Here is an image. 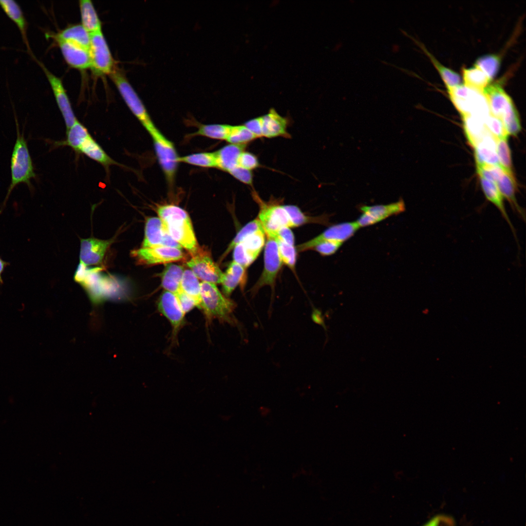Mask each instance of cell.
<instances>
[{
	"mask_svg": "<svg viewBox=\"0 0 526 526\" xmlns=\"http://www.w3.org/2000/svg\"><path fill=\"white\" fill-rule=\"evenodd\" d=\"M271 238L282 240L290 245H294V236L290 227H282L278 229Z\"/></svg>",
	"mask_w": 526,
	"mask_h": 526,
	"instance_id": "50",
	"label": "cell"
},
{
	"mask_svg": "<svg viewBox=\"0 0 526 526\" xmlns=\"http://www.w3.org/2000/svg\"><path fill=\"white\" fill-rule=\"evenodd\" d=\"M246 269L232 261L229 264L222 282L223 291L228 297L238 285L243 290L246 283Z\"/></svg>",
	"mask_w": 526,
	"mask_h": 526,
	"instance_id": "24",
	"label": "cell"
},
{
	"mask_svg": "<svg viewBox=\"0 0 526 526\" xmlns=\"http://www.w3.org/2000/svg\"><path fill=\"white\" fill-rule=\"evenodd\" d=\"M90 34V68L97 75H109L115 67L114 63L102 30Z\"/></svg>",
	"mask_w": 526,
	"mask_h": 526,
	"instance_id": "9",
	"label": "cell"
},
{
	"mask_svg": "<svg viewBox=\"0 0 526 526\" xmlns=\"http://www.w3.org/2000/svg\"><path fill=\"white\" fill-rule=\"evenodd\" d=\"M262 136L272 138L278 136L288 137L286 131L287 121L278 114L274 110L260 117Z\"/></svg>",
	"mask_w": 526,
	"mask_h": 526,
	"instance_id": "22",
	"label": "cell"
},
{
	"mask_svg": "<svg viewBox=\"0 0 526 526\" xmlns=\"http://www.w3.org/2000/svg\"><path fill=\"white\" fill-rule=\"evenodd\" d=\"M53 36L54 38L74 43L89 50L91 34L81 24L71 25Z\"/></svg>",
	"mask_w": 526,
	"mask_h": 526,
	"instance_id": "27",
	"label": "cell"
},
{
	"mask_svg": "<svg viewBox=\"0 0 526 526\" xmlns=\"http://www.w3.org/2000/svg\"><path fill=\"white\" fill-rule=\"evenodd\" d=\"M38 63L44 71L50 84L56 103L64 118L67 130L77 120L73 111L72 106L60 78L49 71L45 65L38 60Z\"/></svg>",
	"mask_w": 526,
	"mask_h": 526,
	"instance_id": "17",
	"label": "cell"
},
{
	"mask_svg": "<svg viewBox=\"0 0 526 526\" xmlns=\"http://www.w3.org/2000/svg\"><path fill=\"white\" fill-rule=\"evenodd\" d=\"M503 169V172L496 184L503 198L508 202L513 211L525 222V211L519 205L516 197L517 184L513 173Z\"/></svg>",
	"mask_w": 526,
	"mask_h": 526,
	"instance_id": "20",
	"label": "cell"
},
{
	"mask_svg": "<svg viewBox=\"0 0 526 526\" xmlns=\"http://www.w3.org/2000/svg\"><path fill=\"white\" fill-rule=\"evenodd\" d=\"M359 209L361 214L356 222L359 227H361L375 225L392 216L404 212L405 204L401 198L396 202L386 205H362L359 207Z\"/></svg>",
	"mask_w": 526,
	"mask_h": 526,
	"instance_id": "12",
	"label": "cell"
},
{
	"mask_svg": "<svg viewBox=\"0 0 526 526\" xmlns=\"http://www.w3.org/2000/svg\"><path fill=\"white\" fill-rule=\"evenodd\" d=\"M284 208L287 211L293 227L301 226L309 223H318L324 224L327 223V218L322 217H312L306 216L297 206L294 205H284Z\"/></svg>",
	"mask_w": 526,
	"mask_h": 526,
	"instance_id": "38",
	"label": "cell"
},
{
	"mask_svg": "<svg viewBox=\"0 0 526 526\" xmlns=\"http://www.w3.org/2000/svg\"><path fill=\"white\" fill-rule=\"evenodd\" d=\"M257 137L243 125L231 126L226 140L229 144L245 145Z\"/></svg>",
	"mask_w": 526,
	"mask_h": 526,
	"instance_id": "41",
	"label": "cell"
},
{
	"mask_svg": "<svg viewBox=\"0 0 526 526\" xmlns=\"http://www.w3.org/2000/svg\"><path fill=\"white\" fill-rule=\"evenodd\" d=\"M181 290L192 298L200 307L201 288L198 278L190 269H185L181 282Z\"/></svg>",
	"mask_w": 526,
	"mask_h": 526,
	"instance_id": "34",
	"label": "cell"
},
{
	"mask_svg": "<svg viewBox=\"0 0 526 526\" xmlns=\"http://www.w3.org/2000/svg\"><path fill=\"white\" fill-rule=\"evenodd\" d=\"M17 130V138L11 155L10 169L11 182L2 206L0 214L5 207L6 202L14 188L20 184H26L29 190L32 191L33 187L31 180L36 178V174L33 163L29 152L24 132H20L18 119L15 115Z\"/></svg>",
	"mask_w": 526,
	"mask_h": 526,
	"instance_id": "2",
	"label": "cell"
},
{
	"mask_svg": "<svg viewBox=\"0 0 526 526\" xmlns=\"http://www.w3.org/2000/svg\"><path fill=\"white\" fill-rule=\"evenodd\" d=\"M482 190L487 199L499 211L503 219L510 227L511 230L517 242V237L515 229L511 223L505 208L504 198L494 182L479 177Z\"/></svg>",
	"mask_w": 526,
	"mask_h": 526,
	"instance_id": "23",
	"label": "cell"
},
{
	"mask_svg": "<svg viewBox=\"0 0 526 526\" xmlns=\"http://www.w3.org/2000/svg\"><path fill=\"white\" fill-rule=\"evenodd\" d=\"M231 128L227 124H201L191 136H201L211 139L226 140Z\"/></svg>",
	"mask_w": 526,
	"mask_h": 526,
	"instance_id": "35",
	"label": "cell"
},
{
	"mask_svg": "<svg viewBox=\"0 0 526 526\" xmlns=\"http://www.w3.org/2000/svg\"><path fill=\"white\" fill-rule=\"evenodd\" d=\"M200 288L199 308L203 310L207 320L217 319L223 323L237 324L233 315L237 304L233 301L223 295L215 284L202 282Z\"/></svg>",
	"mask_w": 526,
	"mask_h": 526,
	"instance_id": "3",
	"label": "cell"
},
{
	"mask_svg": "<svg viewBox=\"0 0 526 526\" xmlns=\"http://www.w3.org/2000/svg\"><path fill=\"white\" fill-rule=\"evenodd\" d=\"M463 76L464 85L482 93L491 81L486 74L475 65L464 68Z\"/></svg>",
	"mask_w": 526,
	"mask_h": 526,
	"instance_id": "33",
	"label": "cell"
},
{
	"mask_svg": "<svg viewBox=\"0 0 526 526\" xmlns=\"http://www.w3.org/2000/svg\"><path fill=\"white\" fill-rule=\"evenodd\" d=\"M113 241V239L107 240L95 238L81 239L79 255L80 263L86 266L100 264Z\"/></svg>",
	"mask_w": 526,
	"mask_h": 526,
	"instance_id": "18",
	"label": "cell"
},
{
	"mask_svg": "<svg viewBox=\"0 0 526 526\" xmlns=\"http://www.w3.org/2000/svg\"><path fill=\"white\" fill-rule=\"evenodd\" d=\"M342 243L331 240L322 241L312 248L322 256H329L336 253Z\"/></svg>",
	"mask_w": 526,
	"mask_h": 526,
	"instance_id": "46",
	"label": "cell"
},
{
	"mask_svg": "<svg viewBox=\"0 0 526 526\" xmlns=\"http://www.w3.org/2000/svg\"><path fill=\"white\" fill-rule=\"evenodd\" d=\"M462 117L466 135L470 143L474 147L489 133L486 127L485 119L474 115H466Z\"/></svg>",
	"mask_w": 526,
	"mask_h": 526,
	"instance_id": "26",
	"label": "cell"
},
{
	"mask_svg": "<svg viewBox=\"0 0 526 526\" xmlns=\"http://www.w3.org/2000/svg\"><path fill=\"white\" fill-rule=\"evenodd\" d=\"M179 162L202 168H217L215 152H201L179 156Z\"/></svg>",
	"mask_w": 526,
	"mask_h": 526,
	"instance_id": "37",
	"label": "cell"
},
{
	"mask_svg": "<svg viewBox=\"0 0 526 526\" xmlns=\"http://www.w3.org/2000/svg\"><path fill=\"white\" fill-rule=\"evenodd\" d=\"M275 240L278 244L279 255L282 263L294 272L297 258L296 248L294 245H290L282 240L278 239Z\"/></svg>",
	"mask_w": 526,
	"mask_h": 526,
	"instance_id": "43",
	"label": "cell"
},
{
	"mask_svg": "<svg viewBox=\"0 0 526 526\" xmlns=\"http://www.w3.org/2000/svg\"><path fill=\"white\" fill-rule=\"evenodd\" d=\"M266 238L263 269L258 281L249 290L252 298L255 296L261 288L266 285L271 287L272 294L274 293L277 275L283 263L279 255L276 241L270 237L266 236Z\"/></svg>",
	"mask_w": 526,
	"mask_h": 526,
	"instance_id": "7",
	"label": "cell"
},
{
	"mask_svg": "<svg viewBox=\"0 0 526 526\" xmlns=\"http://www.w3.org/2000/svg\"><path fill=\"white\" fill-rule=\"evenodd\" d=\"M261 229L263 228L258 218L247 223L236 234L225 252L223 257H225L235 245L243 241L248 236Z\"/></svg>",
	"mask_w": 526,
	"mask_h": 526,
	"instance_id": "42",
	"label": "cell"
},
{
	"mask_svg": "<svg viewBox=\"0 0 526 526\" xmlns=\"http://www.w3.org/2000/svg\"><path fill=\"white\" fill-rule=\"evenodd\" d=\"M254 198L259 204L260 211L257 218L260 222L265 235L272 237L280 228L293 227L288 214L283 206L266 203L253 192Z\"/></svg>",
	"mask_w": 526,
	"mask_h": 526,
	"instance_id": "10",
	"label": "cell"
},
{
	"mask_svg": "<svg viewBox=\"0 0 526 526\" xmlns=\"http://www.w3.org/2000/svg\"><path fill=\"white\" fill-rule=\"evenodd\" d=\"M126 104L146 129L153 123L142 100L124 75L114 67L109 75Z\"/></svg>",
	"mask_w": 526,
	"mask_h": 526,
	"instance_id": "8",
	"label": "cell"
},
{
	"mask_svg": "<svg viewBox=\"0 0 526 526\" xmlns=\"http://www.w3.org/2000/svg\"><path fill=\"white\" fill-rule=\"evenodd\" d=\"M245 145L229 144L215 151L217 168L228 172L238 165V159Z\"/></svg>",
	"mask_w": 526,
	"mask_h": 526,
	"instance_id": "25",
	"label": "cell"
},
{
	"mask_svg": "<svg viewBox=\"0 0 526 526\" xmlns=\"http://www.w3.org/2000/svg\"><path fill=\"white\" fill-rule=\"evenodd\" d=\"M188 267L203 282L214 284L221 283L224 273L212 259L205 254L198 252L187 262Z\"/></svg>",
	"mask_w": 526,
	"mask_h": 526,
	"instance_id": "16",
	"label": "cell"
},
{
	"mask_svg": "<svg viewBox=\"0 0 526 526\" xmlns=\"http://www.w3.org/2000/svg\"><path fill=\"white\" fill-rule=\"evenodd\" d=\"M157 213L163 228L182 247L193 255L198 252V244L188 213L181 207L171 204L159 206Z\"/></svg>",
	"mask_w": 526,
	"mask_h": 526,
	"instance_id": "1",
	"label": "cell"
},
{
	"mask_svg": "<svg viewBox=\"0 0 526 526\" xmlns=\"http://www.w3.org/2000/svg\"><path fill=\"white\" fill-rule=\"evenodd\" d=\"M228 173L235 178L244 184L248 185H252L253 174L251 170L238 165L231 169Z\"/></svg>",
	"mask_w": 526,
	"mask_h": 526,
	"instance_id": "48",
	"label": "cell"
},
{
	"mask_svg": "<svg viewBox=\"0 0 526 526\" xmlns=\"http://www.w3.org/2000/svg\"><path fill=\"white\" fill-rule=\"evenodd\" d=\"M257 137H262L260 117L246 122L244 125Z\"/></svg>",
	"mask_w": 526,
	"mask_h": 526,
	"instance_id": "51",
	"label": "cell"
},
{
	"mask_svg": "<svg viewBox=\"0 0 526 526\" xmlns=\"http://www.w3.org/2000/svg\"><path fill=\"white\" fill-rule=\"evenodd\" d=\"M238 165L251 171V170L258 168L260 164L256 155L251 152L244 150L239 156Z\"/></svg>",
	"mask_w": 526,
	"mask_h": 526,
	"instance_id": "47",
	"label": "cell"
},
{
	"mask_svg": "<svg viewBox=\"0 0 526 526\" xmlns=\"http://www.w3.org/2000/svg\"><path fill=\"white\" fill-rule=\"evenodd\" d=\"M150 135L155 154L167 183L172 187L174 183L179 156L173 143L165 137L154 123L146 129Z\"/></svg>",
	"mask_w": 526,
	"mask_h": 526,
	"instance_id": "5",
	"label": "cell"
},
{
	"mask_svg": "<svg viewBox=\"0 0 526 526\" xmlns=\"http://www.w3.org/2000/svg\"><path fill=\"white\" fill-rule=\"evenodd\" d=\"M484 122L487 130L495 139L508 138L509 134L501 119L490 113Z\"/></svg>",
	"mask_w": 526,
	"mask_h": 526,
	"instance_id": "44",
	"label": "cell"
},
{
	"mask_svg": "<svg viewBox=\"0 0 526 526\" xmlns=\"http://www.w3.org/2000/svg\"><path fill=\"white\" fill-rule=\"evenodd\" d=\"M163 234L161 219L156 217L148 218L145 222V235L141 247L162 246Z\"/></svg>",
	"mask_w": 526,
	"mask_h": 526,
	"instance_id": "29",
	"label": "cell"
},
{
	"mask_svg": "<svg viewBox=\"0 0 526 526\" xmlns=\"http://www.w3.org/2000/svg\"><path fill=\"white\" fill-rule=\"evenodd\" d=\"M90 136L86 128L77 120L67 130L65 144L78 151L81 146Z\"/></svg>",
	"mask_w": 526,
	"mask_h": 526,
	"instance_id": "36",
	"label": "cell"
},
{
	"mask_svg": "<svg viewBox=\"0 0 526 526\" xmlns=\"http://www.w3.org/2000/svg\"><path fill=\"white\" fill-rule=\"evenodd\" d=\"M264 229L258 230L248 236L233 248V261L244 268L251 265L257 259L265 243Z\"/></svg>",
	"mask_w": 526,
	"mask_h": 526,
	"instance_id": "13",
	"label": "cell"
},
{
	"mask_svg": "<svg viewBox=\"0 0 526 526\" xmlns=\"http://www.w3.org/2000/svg\"><path fill=\"white\" fill-rule=\"evenodd\" d=\"M0 6L18 27L24 42L29 49L27 37V22L19 4L14 0H0Z\"/></svg>",
	"mask_w": 526,
	"mask_h": 526,
	"instance_id": "28",
	"label": "cell"
},
{
	"mask_svg": "<svg viewBox=\"0 0 526 526\" xmlns=\"http://www.w3.org/2000/svg\"><path fill=\"white\" fill-rule=\"evenodd\" d=\"M184 267L174 263H168L161 275V285L165 290L175 295L181 290V282Z\"/></svg>",
	"mask_w": 526,
	"mask_h": 526,
	"instance_id": "30",
	"label": "cell"
},
{
	"mask_svg": "<svg viewBox=\"0 0 526 526\" xmlns=\"http://www.w3.org/2000/svg\"><path fill=\"white\" fill-rule=\"evenodd\" d=\"M490 113L499 118L504 126H509L519 119L514 103L498 83H489L483 90Z\"/></svg>",
	"mask_w": 526,
	"mask_h": 526,
	"instance_id": "6",
	"label": "cell"
},
{
	"mask_svg": "<svg viewBox=\"0 0 526 526\" xmlns=\"http://www.w3.org/2000/svg\"><path fill=\"white\" fill-rule=\"evenodd\" d=\"M476 165H498L496 139L488 133L474 147Z\"/></svg>",
	"mask_w": 526,
	"mask_h": 526,
	"instance_id": "21",
	"label": "cell"
},
{
	"mask_svg": "<svg viewBox=\"0 0 526 526\" xmlns=\"http://www.w3.org/2000/svg\"><path fill=\"white\" fill-rule=\"evenodd\" d=\"M78 152L83 153L106 168L114 164L118 165L117 162L107 154L91 136L82 144Z\"/></svg>",
	"mask_w": 526,
	"mask_h": 526,
	"instance_id": "31",
	"label": "cell"
},
{
	"mask_svg": "<svg viewBox=\"0 0 526 526\" xmlns=\"http://www.w3.org/2000/svg\"><path fill=\"white\" fill-rule=\"evenodd\" d=\"M81 25L90 33L102 30L101 22L90 0H79Z\"/></svg>",
	"mask_w": 526,
	"mask_h": 526,
	"instance_id": "32",
	"label": "cell"
},
{
	"mask_svg": "<svg viewBox=\"0 0 526 526\" xmlns=\"http://www.w3.org/2000/svg\"><path fill=\"white\" fill-rule=\"evenodd\" d=\"M360 227L356 222H344L329 226L322 233L311 240L297 246L298 252L312 249L319 243L326 240L341 243L352 237Z\"/></svg>",
	"mask_w": 526,
	"mask_h": 526,
	"instance_id": "15",
	"label": "cell"
},
{
	"mask_svg": "<svg viewBox=\"0 0 526 526\" xmlns=\"http://www.w3.org/2000/svg\"><path fill=\"white\" fill-rule=\"evenodd\" d=\"M312 318L313 320L317 323L322 325L324 328L326 330V326L325 325L323 317L321 315V313L319 310L316 309L314 311Z\"/></svg>",
	"mask_w": 526,
	"mask_h": 526,
	"instance_id": "53",
	"label": "cell"
},
{
	"mask_svg": "<svg viewBox=\"0 0 526 526\" xmlns=\"http://www.w3.org/2000/svg\"><path fill=\"white\" fill-rule=\"evenodd\" d=\"M175 296L185 314L189 312L195 306H197L195 301L181 290Z\"/></svg>",
	"mask_w": 526,
	"mask_h": 526,
	"instance_id": "49",
	"label": "cell"
},
{
	"mask_svg": "<svg viewBox=\"0 0 526 526\" xmlns=\"http://www.w3.org/2000/svg\"><path fill=\"white\" fill-rule=\"evenodd\" d=\"M441 522V517L436 516L429 520L423 526H439Z\"/></svg>",
	"mask_w": 526,
	"mask_h": 526,
	"instance_id": "55",
	"label": "cell"
},
{
	"mask_svg": "<svg viewBox=\"0 0 526 526\" xmlns=\"http://www.w3.org/2000/svg\"><path fill=\"white\" fill-rule=\"evenodd\" d=\"M61 50L67 63L71 67L79 70L90 68L89 51L82 46L69 41L54 38Z\"/></svg>",
	"mask_w": 526,
	"mask_h": 526,
	"instance_id": "19",
	"label": "cell"
},
{
	"mask_svg": "<svg viewBox=\"0 0 526 526\" xmlns=\"http://www.w3.org/2000/svg\"><path fill=\"white\" fill-rule=\"evenodd\" d=\"M447 89L452 103L462 116L474 115L485 119L490 113L483 93L464 84Z\"/></svg>",
	"mask_w": 526,
	"mask_h": 526,
	"instance_id": "4",
	"label": "cell"
},
{
	"mask_svg": "<svg viewBox=\"0 0 526 526\" xmlns=\"http://www.w3.org/2000/svg\"><path fill=\"white\" fill-rule=\"evenodd\" d=\"M496 150L499 165L505 170L511 173L512 162L510 149L507 139H496Z\"/></svg>",
	"mask_w": 526,
	"mask_h": 526,
	"instance_id": "45",
	"label": "cell"
},
{
	"mask_svg": "<svg viewBox=\"0 0 526 526\" xmlns=\"http://www.w3.org/2000/svg\"><path fill=\"white\" fill-rule=\"evenodd\" d=\"M163 230L164 234L161 245L169 247L182 249V246L177 242H176L174 239H173L164 228Z\"/></svg>",
	"mask_w": 526,
	"mask_h": 526,
	"instance_id": "52",
	"label": "cell"
},
{
	"mask_svg": "<svg viewBox=\"0 0 526 526\" xmlns=\"http://www.w3.org/2000/svg\"><path fill=\"white\" fill-rule=\"evenodd\" d=\"M158 311L169 321L172 327V343L176 342L181 328L185 324V315L175 295L164 290L157 302Z\"/></svg>",
	"mask_w": 526,
	"mask_h": 526,
	"instance_id": "14",
	"label": "cell"
},
{
	"mask_svg": "<svg viewBox=\"0 0 526 526\" xmlns=\"http://www.w3.org/2000/svg\"><path fill=\"white\" fill-rule=\"evenodd\" d=\"M131 254L138 264L145 265L169 263L185 258L182 249L164 246L141 247L132 250Z\"/></svg>",
	"mask_w": 526,
	"mask_h": 526,
	"instance_id": "11",
	"label": "cell"
},
{
	"mask_svg": "<svg viewBox=\"0 0 526 526\" xmlns=\"http://www.w3.org/2000/svg\"><path fill=\"white\" fill-rule=\"evenodd\" d=\"M423 49L437 69L447 89L455 87L459 84L461 81V76L459 74L442 64L427 50L424 48Z\"/></svg>",
	"mask_w": 526,
	"mask_h": 526,
	"instance_id": "40",
	"label": "cell"
},
{
	"mask_svg": "<svg viewBox=\"0 0 526 526\" xmlns=\"http://www.w3.org/2000/svg\"><path fill=\"white\" fill-rule=\"evenodd\" d=\"M500 58L495 54H487L478 58L474 65L483 71L491 80L497 74L500 67Z\"/></svg>",
	"mask_w": 526,
	"mask_h": 526,
	"instance_id": "39",
	"label": "cell"
},
{
	"mask_svg": "<svg viewBox=\"0 0 526 526\" xmlns=\"http://www.w3.org/2000/svg\"><path fill=\"white\" fill-rule=\"evenodd\" d=\"M10 265L9 262L4 261L0 257V284H2L3 283V281L2 278V274L3 273L5 268Z\"/></svg>",
	"mask_w": 526,
	"mask_h": 526,
	"instance_id": "54",
	"label": "cell"
}]
</instances>
